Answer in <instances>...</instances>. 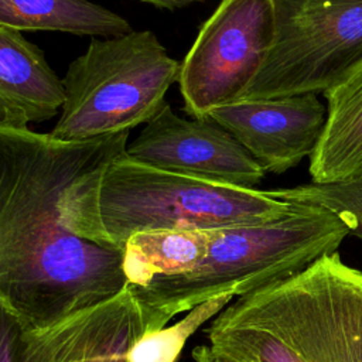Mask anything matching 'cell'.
Returning <instances> with one entry per match:
<instances>
[{
    "instance_id": "1",
    "label": "cell",
    "mask_w": 362,
    "mask_h": 362,
    "mask_svg": "<svg viewBox=\"0 0 362 362\" xmlns=\"http://www.w3.org/2000/svg\"><path fill=\"white\" fill-rule=\"evenodd\" d=\"M129 132L66 141L0 126V300L31 331L119 293L123 252L72 233L64 191L123 154Z\"/></svg>"
},
{
    "instance_id": "2",
    "label": "cell",
    "mask_w": 362,
    "mask_h": 362,
    "mask_svg": "<svg viewBox=\"0 0 362 362\" xmlns=\"http://www.w3.org/2000/svg\"><path fill=\"white\" fill-rule=\"evenodd\" d=\"M293 206L269 189L165 171L126 151L78 177L61 198L62 221L72 233L120 252L136 233L260 223Z\"/></svg>"
},
{
    "instance_id": "11",
    "label": "cell",
    "mask_w": 362,
    "mask_h": 362,
    "mask_svg": "<svg viewBox=\"0 0 362 362\" xmlns=\"http://www.w3.org/2000/svg\"><path fill=\"white\" fill-rule=\"evenodd\" d=\"M65 99L62 79L44 51L21 31L0 25V126L28 129L58 115Z\"/></svg>"
},
{
    "instance_id": "15",
    "label": "cell",
    "mask_w": 362,
    "mask_h": 362,
    "mask_svg": "<svg viewBox=\"0 0 362 362\" xmlns=\"http://www.w3.org/2000/svg\"><path fill=\"white\" fill-rule=\"evenodd\" d=\"M233 298V294H223L211 298L192 310L173 325L143 334L127 354L129 362H175L184 349L188 338L206 321L219 314Z\"/></svg>"
},
{
    "instance_id": "12",
    "label": "cell",
    "mask_w": 362,
    "mask_h": 362,
    "mask_svg": "<svg viewBox=\"0 0 362 362\" xmlns=\"http://www.w3.org/2000/svg\"><path fill=\"white\" fill-rule=\"evenodd\" d=\"M327 117L310 156L313 182L362 180V61L324 93Z\"/></svg>"
},
{
    "instance_id": "4",
    "label": "cell",
    "mask_w": 362,
    "mask_h": 362,
    "mask_svg": "<svg viewBox=\"0 0 362 362\" xmlns=\"http://www.w3.org/2000/svg\"><path fill=\"white\" fill-rule=\"evenodd\" d=\"M291 202V201H290ZM351 235L332 211L294 202L286 215L252 225L206 229L202 255L185 270L132 286L146 332L223 294L243 296L301 272Z\"/></svg>"
},
{
    "instance_id": "14",
    "label": "cell",
    "mask_w": 362,
    "mask_h": 362,
    "mask_svg": "<svg viewBox=\"0 0 362 362\" xmlns=\"http://www.w3.org/2000/svg\"><path fill=\"white\" fill-rule=\"evenodd\" d=\"M206 229L154 230L133 235L123 249L127 283L141 286L188 269L204 252Z\"/></svg>"
},
{
    "instance_id": "19",
    "label": "cell",
    "mask_w": 362,
    "mask_h": 362,
    "mask_svg": "<svg viewBox=\"0 0 362 362\" xmlns=\"http://www.w3.org/2000/svg\"><path fill=\"white\" fill-rule=\"evenodd\" d=\"M143 3L151 4L157 8H167V10H175V8H181L185 7L194 1H202V0H140Z\"/></svg>"
},
{
    "instance_id": "17",
    "label": "cell",
    "mask_w": 362,
    "mask_h": 362,
    "mask_svg": "<svg viewBox=\"0 0 362 362\" xmlns=\"http://www.w3.org/2000/svg\"><path fill=\"white\" fill-rule=\"evenodd\" d=\"M0 362H35L33 331L0 300Z\"/></svg>"
},
{
    "instance_id": "13",
    "label": "cell",
    "mask_w": 362,
    "mask_h": 362,
    "mask_svg": "<svg viewBox=\"0 0 362 362\" xmlns=\"http://www.w3.org/2000/svg\"><path fill=\"white\" fill-rule=\"evenodd\" d=\"M0 25L16 31L90 37H116L132 31L127 20L90 0H0Z\"/></svg>"
},
{
    "instance_id": "8",
    "label": "cell",
    "mask_w": 362,
    "mask_h": 362,
    "mask_svg": "<svg viewBox=\"0 0 362 362\" xmlns=\"http://www.w3.org/2000/svg\"><path fill=\"white\" fill-rule=\"evenodd\" d=\"M144 164L202 180L255 188L266 173L211 117H180L167 103L126 148Z\"/></svg>"
},
{
    "instance_id": "10",
    "label": "cell",
    "mask_w": 362,
    "mask_h": 362,
    "mask_svg": "<svg viewBox=\"0 0 362 362\" xmlns=\"http://www.w3.org/2000/svg\"><path fill=\"white\" fill-rule=\"evenodd\" d=\"M146 334L143 313L127 283L119 293L33 331L35 362H129Z\"/></svg>"
},
{
    "instance_id": "6",
    "label": "cell",
    "mask_w": 362,
    "mask_h": 362,
    "mask_svg": "<svg viewBox=\"0 0 362 362\" xmlns=\"http://www.w3.org/2000/svg\"><path fill=\"white\" fill-rule=\"evenodd\" d=\"M266 61L240 99L324 93L362 61V0H273Z\"/></svg>"
},
{
    "instance_id": "18",
    "label": "cell",
    "mask_w": 362,
    "mask_h": 362,
    "mask_svg": "<svg viewBox=\"0 0 362 362\" xmlns=\"http://www.w3.org/2000/svg\"><path fill=\"white\" fill-rule=\"evenodd\" d=\"M194 362H235L218 352H215L208 344L198 345L191 352Z\"/></svg>"
},
{
    "instance_id": "16",
    "label": "cell",
    "mask_w": 362,
    "mask_h": 362,
    "mask_svg": "<svg viewBox=\"0 0 362 362\" xmlns=\"http://www.w3.org/2000/svg\"><path fill=\"white\" fill-rule=\"evenodd\" d=\"M269 191L280 199L320 205L332 211L345 222L349 233L362 240V180L334 184L310 182Z\"/></svg>"
},
{
    "instance_id": "9",
    "label": "cell",
    "mask_w": 362,
    "mask_h": 362,
    "mask_svg": "<svg viewBox=\"0 0 362 362\" xmlns=\"http://www.w3.org/2000/svg\"><path fill=\"white\" fill-rule=\"evenodd\" d=\"M208 117L228 130L264 173L281 174L310 157L321 137L327 107L315 93L239 99Z\"/></svg>"
},
{
    "instance_id": "7",
    "label": "cell",
    "mask_w": 362,
    "mask_h": 362,
    "mask_svg": "<svg viewBox=\"0 0 362 362\" xmlns=\"http://www.w3.org/2000/svg\"><path fill=\"white\" fill-rule=\"evenodd\" d=\"M273 34V0H221L181 61L182 110L206 117L239 100L266 61Z\"/></svg>"
},
{
    "instance_id": "5",
    "label": "cell",
    "mask_w": 362,
    "mask_h": 362,
    "mask_svg": "<svg viewBox=\"0 0 362 362\" xmlns=\"http://www.w3.org/2000/svg\"><path fill=\"white\" fill-rule=\"evenodd\" d=\"M180 69L150 30L92 37L62 78L65 99L51 137L90 140L146 124L167 105Z\"/></svg>"
},
{
    "instance_id": "3",
    "label": "cell",
    "mask_w": 362,
    "mask_h": 362,
    "mask_svg": "<svg viewBox=\"0 0 362 362\" xmlns=\"http://www.w3.org/2000/svg\"><path fill=\"white\" fill-rule=\"evenodd\" d=\"M205 334L235 362H362V272L325 255L236 297Z\"/></svg>"
}]
</instances>
